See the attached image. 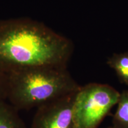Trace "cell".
<instances>
[{
  "label": "cell",
  "instance_id": "obj_4",
  "mask_svg": "<svg viewBox=\"0 0 128 128\" xmlns=\"http://www.w3.org/2000/svg\"><path fill=\"white\" fill-rule=\"evenodd\" d=\"M76 92L36 108L29 128H76L73 108Z\"/></svg>",
  "mask_w": 128,
  "mask_h": 128
},
{
  "label": "cell",
  "instance_id": "obj_6",
  "mask_svg": "<svg viewBox=\"0 0 128 128\" xmlns=\"http://www.w3.org/2000/svg\"><path fill=\"white\" fill-rule=\"evenodd\" d=\"M107 64L116 72L120 82L128 86V50L114 54L108 58Z\"/></svg>",
  "mask_w": 128,
  "mask_h": 128
},
{
  "label": "cell",
  "instance_id": "obj_3",
  "mask_svg": "<svg viewBox=\"0 0 128 128\" xmlns=\"http://www.w3.org/2000/svg\"><path fill=\"white\" fill-rule=\"evenodd\" d=\"M120 92L110 85L89 83L76 92L73 108L76 128H98L117 104Z\"/></svg>",
  "mask_w": 128,
  "mask_h": 128
},
{
  "label": "cell",
  "instance_id": "obj_9",
  "mask_svg": "<svg viewBox=\"0 0 128 128\" xmlns=\"http://www.w3.org/2000/svg\"><path fill=\"white\" fill-rule=\"evenodd\" d=\"M115 128L113 127V126H111V127H109V128Z\"/></svg>",
  "mask_w": 128,
  "mask_h": 128
},
{
  "label": "cell",
  "instance_id": "obj_1",
  "mask_svg": "<svg viewBox=\"0 0 128 128\" xmlns=\"http://www.w3.org/2000/svg\"><path fill=\"white\" fill-rule=\"evenodd\" d=\"M72 42L30 18L0 20V71L5 74L44 66H66Z\"/></svg>",
  "mask_w": 128,
  "mask_h": 128
},
{
  "label": "cell",
  "instance_id": "obj_7",
  "mask_svg": "<svg viewBox=\"0 0 128 128\" xmlns=\"http://www.w3.org/2000/svg\"><path fill=\"white\" fill-rule=\"evenodd\" d=\"M116 105L112 126L115 128H128V90L120 92Z\"/></svg>",
  "mask_w": 128,
  "mask_h": 128
},
{
  "label": "cell",
  "instance_id": "obj_2",
  "mask_svg": "<svg viewBox=\"0 0 128 128\" xmlns=\"http://www.w3.org/2000/svg\"><path fill=\"white\" fill-rule=\"evenodd\" d=\"M7 100L18 110H29L78 92L81 86L66 66H44L7 74Z\"/></svg>",
  "mask_w": 128,
  "mask_h": 128
},
{
  "label": "cell",
  "instance_id": "obj_8",
  "mask_svg": "<svg viewBox=\"0 0 128 128\" xmlns=\"http://www.w3.org/2000/svg\"><path fill=\"white\" fill-rule=\"evenodd\" d=\"M8 76L7 74L0 71V98L7 100Z\"/></svg>",
  "mask_w": 128,
  "mask_h": 128
},
{
  "label": "cell",
  "instance_id": "obj_5",
  "mask_svg": "<svg viewBox=\"0 0 128 128\" xmlns=\"http://www.w3.org/2000/svg\"><path fill=\"white\" fill-rule=\"evenodd\" d=\"M0 128H28L18 110L2 98H0Z\"/></svg>",
  "mask_w": 128,
  "mask_h": 128
}]
</instances>
